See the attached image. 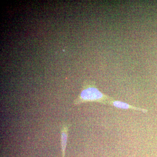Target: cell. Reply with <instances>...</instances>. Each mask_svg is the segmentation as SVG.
<instances>
[{"instance_id": "cell-1", "label": "cell", "mask_w": 157, "mask_h": 157, "mask_svg": "<svg viewBox=\"0 0 157 157\" xmlns=\"http://www.w3.org/2000/svg\"><path fill=\"white\" fill-rule=\"evenodd\" d=\"M111 97L101 92L94 83L91 82H84L80 94L73 102L74 105H78L87 102H97L108 104L113 100Z\"/></svg>"}, {"instance_id": "cell-3", "label": "cell", "mask_w": 157, "mask_h": 157, "mask_svg": "<svg viewBox=\"0 0 157 157\" xmlns=\"http://www.w3.org/2000/svg\"><path fill=\"white\" fill-rule=\"evenodd\" d=\"M108 104L111 105V106L117 107V108H120V109H134V110L141 111V112L144 113L147 112V109L134 107V106H132V105H130V104L124 103V102H121V101H115L114 99L109 101Z\"/></svg>"}, {"instance_id": "cell-2", "label": "cell", "mask_w": 157, "mask_h": 157, "mask_svg": "<svg viewBox=\"0 0 157 157\" xmlns=\"http://www.w3.org/2000/svg\"><path fill=\"white\" fill-rule=\"evenodd\" d=\"M68 131H69V126L67 124L64 123L62 125L61 129V145L62 157H65L66 155V147H67V143Z\"/></svg>"}]
</instances>
